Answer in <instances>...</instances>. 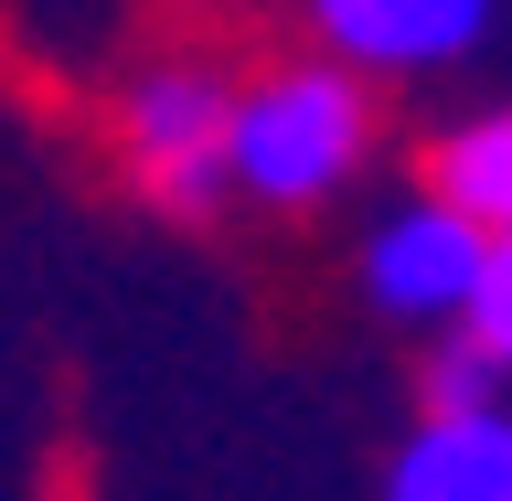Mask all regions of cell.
<instances>
[{"label": "cell", "instance_id": "1", "mask_svg": "<svg viewBox=\"0 0 512 501\" xmlns=\"http://www.w3.org/2000/svg\"><path fill=\"white\" fill-rule=\"evenodd\" d=\"M374 86L331 54H278V64H246L235 75V203L256 214H320L342 203L363 171H374Z\"/></svg>", "mask_w": 512, "mask_h": 501}, {"label": "cell", "instance_id": "2", "mask_svg": "<svg viewBox=\"0 0 512 501\" xmlns=\"http://www.w3.org/2000/svg\"><path fill=\"white\" fill-rule=\"evenodd\" d=\"M107 150H118V182L171 224H214L235 203V64L214 54H150L128 64L118 96H107Z\"/></svg>", "mask_w": 512, "mask_h": 501}, {"label": "cell", "instance_id": "3", "mask_svg": "<svg viewBox=\"0 0 512 501\" xmlns=\"http://www.w3.org/2000/svg\"><path fill=\"white\" fill-rule=\"evenodd\" d=\"M480 246H491V235L416 182L406 203H384V214L363 224L352 288H363V310L395 320V331H459V310H470V288H480Z\"/></svg>", "mask_w": 512, "mask_h": 501}, {"label": "cell", "instance_id": "4", "mask_svg": "<svg viewBox=\"0 0 512 501\" xmlns=\"http://www.w3.org/2000/svg\"><path fill=\"white\" fill-rule=\"evenodd\" d=\"M310 54L352 64L363 86H427L502 32V0H299Z\"/></svg>", "mask_w": 512, "mask_h": 501}, {"label": "cell", "instance_id": "5", "mask_svg": "<svg viewBox=\"0 0 512 501\" xmlns=\"http://www.w3.org/2000/svg\"><path fill=\"white\" fill-rule=\"evenodd\" d=\"M384 501H512V395L416 406V427L384 459Z\"/></svg>", "mask_w": 512, "mask_h": 501}, {"label": "cell", "instance_id": "6", "mask_svg": "<svg viewBox=\"0 0 512 501\" xmlns=\"http://www.w3.org/2000/svg\"><path fill=\"white\" fill-rule=\"evenodd\" d=\"M427 192L459 203L480 235H512V96L502 107H470L427 139Z\"/></svg>", "mask_w": 512, "mask_h": 501}, {"label": "cell", "instance_id": "7", "mask_svg": "<svg viewBox=\"0 0 512 501\" xmlns=\"http://www.w3.org/2000/svg\"><path fill=\"white\" fill-rule=\"evenodd\" d=\"M491 395H512V374L470 342V331H438L427 363H416V406H491Z\"/></svg>", "mask_w": 512, "mask_h": 501}, {"label": "cell", "instance_id": "8", "mask_svg": "<svg viewBox=\"0 0 512 501\" xmlns=\"http://www.w3.org/2000/svg\"><path fill=\"white\" fill-rule=\"evenodd\" d=\"M459 331H470V342L512 374V235L480 246V288H470V310H459Z\"/></svg>", "mask_w": 512, "mask_h": 501}]
</instances>
